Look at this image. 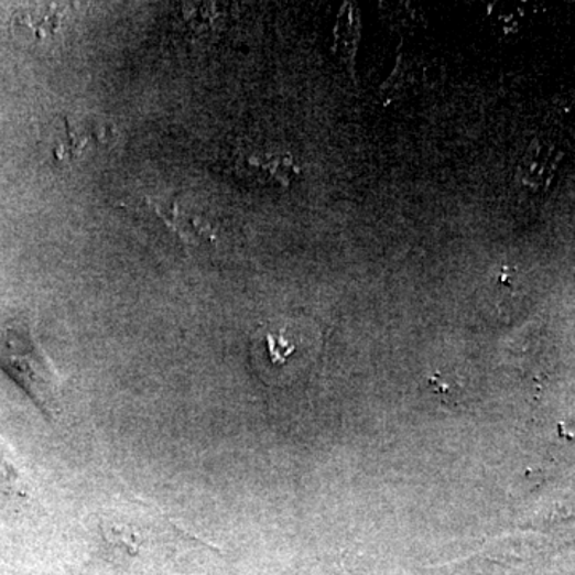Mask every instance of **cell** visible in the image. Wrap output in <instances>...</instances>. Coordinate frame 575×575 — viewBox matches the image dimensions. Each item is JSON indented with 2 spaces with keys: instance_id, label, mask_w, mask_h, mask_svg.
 <instances>
[{
  "instance_id": "6da1fadb",
  "label": "cell",
  "mask_w": 575,
  "mask_h": 575,
  "mask_svg": "<svg viewBox=\"0 0 575 575\" xmlns=\"http://www.w3.org/2000/svg\"><path fill=\"white\" fill-rule=\"evenodd\" d=\"M0 369L34 401L42 414L56 417L63 378L35 335L30 315L0 319Z\"/></svg>"
},
{
  "instance_id": "7a4b0ae2",
  "label": "cell",
  "mask_w": 575,
  "mask_h": 575,
  "mask_svg": "<svg viewBox=\"0 0 575 575\" xmlns=\"http://www.w3.org/2000/svg\"><path fill=\"white\" fill-rule=\"evenodd\" d=\"M563 152L550 141L535 138L518 163L517 177L527 189L543 192L552 186Z\"/></svg>"
}]
</instances>
